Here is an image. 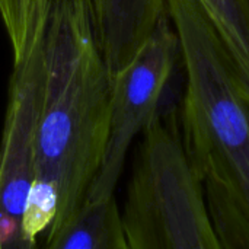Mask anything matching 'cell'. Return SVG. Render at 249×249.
<instances>
[{
	"label": "cell",
	"instance_id": "1",
	"mask_svg": "<svg viewBox=\"0 0 249 249\" xmlns=\"http://www.w3.org/2000/svg\"><path fill=\"white\" fill-rule=\"evenodd\" d=\"M44 50L35 175L22 223L26 248L58 232L83 204L102 163L111 115L112 77L90 0H50Z\"/></svg>",
	"mask_w": 249,
	"mask_h": 249
},
{
	"label": "cell",
	"instance_id": "2",
	"mask_svg": "<svg viewBox=\"0 0 249 249\" xmlns=\"http://www.w3.org/2000/svg\"><path fill=\"white\" fill-rule=\"evenodd\" d=\"M185 69L182 143L201 181L232 188L249 207V101L197 0H166Z\"/></svg>",
	"mask_w": 249,
	"mask_h": 249
},
{
	"label": "cell",
	"instance_id": "3",
	"mask_svg": "<svg viewBox=\"0 0 249 249\" xmlns=\"http://www.w3.org/2000/svg\"><path fill=\"white\" fill-rule=\"evenodd\" d=\"M123 226L130 249H220L181 136L163 105L143 130Z\"/></svg>",
	"mask_w": 249,
	"mask_h": 249
},
{
	"label": "cell",
	"instance_id": "4",
	"mask_svg": "<svg viewBox=\"0 0 249 249\" xmlns=\"http://www.w3.org/2000/svg\"><path fill=\"white\" fill-rule=\"evenodd\" d=\"M179 58V41L166 13L133 63L112 79L107 146L83 203L114 196L128 149L159 112Z\"/></svg>",
	"mask_w": 249,
	"mask_h": 249
},
{
	"label": "cell",
	"instance_id": "5",
	"mask_svg": "<svg viewBox=\"0 0 249 249\" xmlns=\"http://www.w3.org/2000/svg\"><path fill=\"white\" fill-rule=\"evenodd\" d=\"M45 90L44 35L13 63L0 139V248H23L22 223L35 175L36 134Z\"/></svg>",
	"mask_w": 249,
	"mask_h": 249
},
{
	"label": "cell",
	"instance_id": "6",
	"mask_svg": "<svg viewBox=\"0 0 249 249\" xmlns=\"http://www.w3.org/2000/svg\"><path fill=\"white\" fill-rule=\"evenodd\" d=\"M98 44L111 77L139 55L158 23L166 0H90Z\"/></svg>",
	"mask_w": 249,
	"mask_h": 249
},
{
	"label": "cell",
	"instance_id": "7",
	"mask_svg": "<svg viewBox=\"0 0 249 249\" xmlns=\"http://www.w3.org/2000/svg\"><path fill=\"white\" fill-rule=\"evenodd\" d=\"M44 245L48 249H128L115 197L83 203Z\"/></svg>",
	"mask_w": 249,
	"mask_h": 249
},
{
	"label": "cell",
	"instance_id": "8",
	"mask_svg": "<svg viewBox=\"0 0 249 249\" xmlns=\"http://www.w3.org/2000/svg\"><path fill=\"white\" fill-rule=\"evenodd\" d=\"M223 44L249 101V9L245 0H197Z\"/></svg>",
	"mask_w": 249,
	"mask_h": 249
},
{
	"label": "cell",
	"instance_id": "9",
	"mask_svg": "<svg viewBox=\"0 0 249 249\" xmlns=\"http://www.w3.org/2000/svg\"><path fill=\"white\" fill-rule=\"evenodd\" d=\"M204 200L220 249H249L248 204L226 184L204 178Z\"/></svg>",
	"mask_w": 249,
	"mask_h": 249
},
{
	"label": "cell",
	"instance_id": "10",
	"mask_svg": "<svg viewBox=\"0 0 249 249\" xmlns=\"http://www.w3.org/2000/svg\"><path fill=\"white\" fill-rule=\"evenodd\" d=\"M50 0H0L3 22L13 63L25 60L44 35Z\"/></svg>",
	"mask_w": 249,
	"mask_h": 249
}]
</instances>
